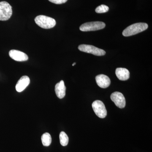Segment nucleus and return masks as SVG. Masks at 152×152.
Returning a JSON list of instances; mask_svg holds the SVG:
<instances>
[{
  "instance_id": "f257e3e1",
  "label": "nucleus",
  "mask_w": 152,
  "mask_h": 152,
  "mask_svg": "<svg viewBox=\"0 0 152 152\" xmlns=\"http://www.w3.org/2000/svg\"><path fill=\"white\" fill-rule=\"evenodd\" d=\"M148 25L146 23H139L129 26L123 32V35L124 37H129L134 35L143 31L148 28Z\"/></svg>"
},
{
  "instance_id": "f03ea898",
  "label": "nucleus",
  "mask_w": 152,
  "mask_h": 152,
  "mask_svg": "<svg viewBox=\"0 0 152 152\" xmlns=\"http://www.w3.org/2000/svg\"><path fill=\"white\" fill-rule=\"evenodd\" d=\"M35 22L37 25L44 29H50L56 25L54 19L45 15H39L35 18Z\"/></svg>"
},
{
  "instance_id": "7ed1b4c3",
  "label": "nucleus",
  "mask_w": 152,
  "mask_h": 152,
  "mask_svg": "<svg viewBox=\"0 0 152 152\" xmlns=\"http://www.w3.org/2000/svg\"><path fill=\"white\" fill-rule=\"evenodd\" d=\"M12 14V7L6 1L0 2V20H9Z\"/></svg>"
},
{
  "instance_id": "20e7f679",
  "label": "nucleus",
  "mask_w": 152,
  "mask_h": 152,
  "mask_svg": "<svg viewBox=\"0 0 152 152\" xmlns=\"http://www.w3.org/2000/svg\"><path fill=\"white\" fill-rule=\"evenodd\" d=\"M106 25L103 22L96 21L85 23L80 26V29L82 31H91L102 29Z\"/></svg>"
},
{
  "instance_id": "39448f33",
  "label": "nucleus",
  "mask_w": 152,
  "mask_h": 152,
  "mask_svg": "<svg viewBox=\"0 0 152 152\" xmlns=\"http://www.w3.org/2000/svg\"><path fill=\"white\" fill-rule=\"evenodd\" d=\"M78 49L81 51L92 54L96 56H103L106 54L105 51L103 50L91 45H80L79 46Z\"/></svg>"
},
{
  "instance_id": "423d86ee",
  "label": "nucleus",
  "mask_w": 152,
  "mask_h": 152,
  "mask_svg": "<svg viewBox=\"0 0 152 152\" xmlns=\"http://www.w3.org/2000/svg\"><path fill=\"white\" fill-rule=\"evenodd\" d=\"M92 107L95 114L101 118H105L107 115V111L105 106L102 102L96 100L93 103Z\"/></svg>"
},
{
  "instance_id": "0eeeda50",
  "label": "nucleus",
  "mask_w": 152,
  "mask_h": 152,
  "mask_svg": "<svg viewBox=\"0 0 152 152\" xmlns=\"http://www.w3.org/2000/svg\"><path fill=\"white\" fill-rule=\"evenodd\" d=\"M111 99L115 105L120 108H124L126 106V99L124 95L119 92H115L111 95Z\"/></svg>"
},
{
  "instance_id": "6e6552de",
  "label": "nucleus",
  "mask_w": 152,
  "mask_h": 152,
  "mask_svg": "<svg viewBox=\"0 0 152 152\" xmlns=\"http://www.w3.org/2000/svg\"><path fill=\"white\" fill-rule=\"evenodd\" d=\"M9 56L11 58L17 61H25L28 59L27 55L23 52L18 50H11L9 52Z\"/></svg>"
},
{
  "instance_id": "1a4fd4ad",
  "label": "nucleus",
  "mask_w": 152,
  "mask_h": 152,
  "mask_svg": "<svg viewBox=\"0 0 152 152\" xmlns=\"http://www.w3.org/2000/svg\"><path fill=\"white\" fill-rule=\"evenodd\" d=\"M96 80L98 86L103 88H106L110 85L111 81L110 78L105 75H98L96 77Z\"/></svg>"
},
{
  "instance_id": "9d476101",
  "label": "nucleus",
  "mask_w": 152,
  "mask_h": 152,
  "mask_svg": "<svg viewBox=\"0 0 152 152\" xmlns=\"http://www.w3.org/2000/svg\"><path fill=\"white\" fill-rule=\"evenodd\" d=\"M30 83V80L28 77L23 76L18 81L16 85V90L18 92H21L28 86Z\"/></svg>"
},
{
  "instance_id": "9b49d317",
  "label": "nucleus",
  "mask_w": 152,
  "mask_h": 152,
  "mask_svg": "<svg viewBox=\"0 0 152 152\" xmlns=\"http://www.w3.org/2000/svg\"><path fill=\"white\" fill-rule=\"evenodd\" d=\"M55 92L57 97L60 99L64 97L66 95V87L63 80H61L55 86Z\"/></svg>"
},
{
  "instance_id": "f8f14e48",
  "label": "nucleus",
  "mask_w": 152,
  "mask_h": 152,
  "mask_svg": "<svg viewBox=\"0 0 152 152\" xmlns=\"http://www.w3.org/2000/svg\"><path fill=\"white\" fill-rule=\"evenodd\" d=\"M117 77L120 80H127L129 78L130 72L127 69L123 68H117L115 71Z\"/></svg>"
},
{
  "instance_id": "ddd939ff",
  "label": "nucleus",
  "mask_w": 152,
  "mask_h": 152,
  "mask_svg": "<svg viewBox=\"0 0 152 152\" xmlns=\"http://www.w3.org/2000/svg\"><path fill=\"white\" fill-rule=\"evenodd\" d=\"M41 140L44 146H49L52 142L51 136L48 133L44 134L42 136Z\"/></svg>"
},
{
  "instance_id": "4468645a",
  "label": "nucleus",
  "mask_w": 152,
  "mask_h": 152,
  "mask_svg": "<svg viewBox=\"0 0 152 152\" xmlns=\"http://www.w3.org/2000/svg\"><path fill=\"white\" fill-rule=\"evenodd\" d=\"M60 143L63 146H66L69 143V139L67 135L64 132H61L59 135Z\"/></svg>"
},
{
  "instance_id": "2eb2a0df",
  "label": "nucleus",
  "mask_w": 152,
  "mask_h": 152,
  "mask_svg": "<svg viewBox=\"0 0 152 152\" xmlns=\"http://www.w3.org/2000/svg\"><path fill=\"white\" fill-rule=\"evenodd\" d=\"M109 8L107 6L105 5H101L99 6L96 8V12L97 13H104L107 12L109 11Z\"/></svg>"
},
{
  "instance_id": "dca6fc26",
  "label": "nucleus",
  "mask_w": 152,
  "mask_h": 152,
  "mask_svg": "<svg viewBox=\"0 0 152 152\" xmlns=\"http://www.w3.org/2000/svg\"><path fill=\"white\" fill-rule=\"evenodd\" d=\"M51 2L56 4H61L65 3L68 0H48Z\"/></svg>"
},
{
  "instance_id": "f3484780",
  "label": "nucleus",
  "mask_w": 152,
  "mask_h": 152,
  "mask_svg": "<svg viewBox=\"0 0 152 152\" xmlns=\"http://www.w3.org/2000/svg\"><path fill=\"white\" fill-rule=\"evenodd\" d=\"M76 63H74L73 64H72V66H75V65H76Z\"/></svg>"
}]
</instances>
